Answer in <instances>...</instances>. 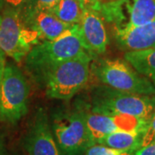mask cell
I'll return each instance as SVG.
<instances>
[{
    "instance_id": "cell-1",
    "label": "cell",
    "mask_w": 155,
    "mask_h": 155,
    "mask_svg": "<svg viewBox=\"0 0 155 155\" xmlns=\"http://www.w3.org/2000/svg\"><path fill=\"white\" fill-rule=\"evenodd\" d=\"M88 52L80 35L78 24L72 25L57 38L43 40L26 56V66L30 73L42 79L55 65Z\"/></svg>"
},
{
    "instance_id": "cell-2",
    "label": "cell",
    "mask_w": 155,
    "mask_h": 155,
    "mask_svg": "<svg viewBox=\"0 0 155 155\" xmlns=\"http://www.w3.org/2000/svg\"><path fill=\"white\" fill-rule=\"evenodd\" d=\"M93 57L89 52H84L52 67L42 78L47 96L67 100L82 90L88 83Z\"/></svg>"
},
{
    "instance_id": "cell-3",
    "label": "cell",
    "mask_w": 155,
    "mask_h": 155,
    "mask_svg": "<svg viewBox=\"0 0 155 155\" xmlns=\"http://www.w3.org/2000/svg\"><path fill=\"white\" fill-rule=\"evenodd\" d=\"M91 104L95 113L130 116L148 122L155 113V95L122 92L106 85L92 92Z\"/></svg>"
},
{
    "instance_id": "cell-4",
    "label": "cell",
    "mask_w": 155,
    "mask_h": 155,
    "mask_svg": "<svg viewBox=\"0 0 155 155\" xmlns=\"http://www.w3.org/2000/svg\"><path fill=\"white\" fill-rule=\"evenodd\" d=\"M41 41L40 34L28 26L22 11L0 10V51L5 55L21 62Z\"/></svg>"
},
{
    "instance_id": "cell-5",
    "label": "cell",
    "mask_w": 155,
    "mask_h": 155,
    "mask_svg": "<svg viewBox=\"0 0 155 155\" xmlns=\"http://www.w3.org/2000/svg\"><path fill=\"white\" fill-rule=\"evenodd\" d=\"M96 77L104 85L122 92L155 95V86L126 61L104 59L92 65Z\"/></svg>"
},
{
    "instance_id": "cell-6",
    "label": "cell",
    "mask_w": 155,
    "mask_h": 155,
    "mask_svg": "<svg viewBox=\"0 0 155 155\" xmlns=\"http://www.w3.org/2000/svg\"><path fill=\"white\" fill-rule=\"evenodd\" d=\"M29 87L22 71L6 64L0 83V117L16 122L28 111Z\"/></svg>"
},
{
    "instance_id": "cell-7",
    "label": "cell",
    "mask_w": 155,
    "mask_h": 155,
    "mask_svg": "<svg viewBox=\"0 0 155 155\" xmlns=\"http://www.w3.org/2000/svg\"><path fill=\"white\" fill-rule=\"evenodd\" d=\"M98 12L115 28H127L155 22V0L101 1Z\"/></svg>"
},
{
    "instance_id": "cell-8",
    "label": "cell",
    "mask_w": 155,
    "mask_h": 155,
    "mask_svg": "<svg viewBox=\"0 0 155 155\" xmlns=\"http://www.w3.org/2000/svg\"><path fill=\"white\" fill-rule=\"evenodd\" d=\"M56 143L66 155H78L93 145L85 119V111L78 110L55 120Z\"/></svg>"
},
{
    "instance_id": "cell-9",
    "label": "cell",
    "mask_w": 155,
    "mask_h": 155,
    "mask_svg": "<svg viewBox=\"0 0 155 155\" xmlns=\"http://www.w3.org/2000/svg\"><path fill=\"white\" fill-rule=\"evenodd\" d=\"M85 119L92 143H98L103 138L116 131H146L148 122L124 115L99 114L85 111Z\"/></svg>"
},
{
    "instance_id": "cell-10",
    "label": "cell",
    "mask_w": 155,
    "mask_h": 155,
    "mask_svg": "<svg viewBox=\"0 0 155 155\" xmlns=\"http://www.w3.org/2000/svg\"><path fill=\"white\" fill-rule=\"evenodd\" d=\"M78 27L84 45L90 54L95 55L105 53L110 41L104 20L98 11L84 8Z\"/></svg>"
},
{
    "instance_id": "cell-11",
    "label": "cell",
    "mask_w": 155,
    "mask_h": 155,
    "mask_svg": "<svg viewBox=\"0 0 155 155\" xmlns=\"http://www.w3.org/2000/svg\"><path fill=\"white\" fill-rule=\"evenodd\" d=\"M115 38L126 52L155 48V22L127 28H115Z\"/></svg>"
},
{
    "instance_id": "cell-12",
    "label": "cell",
    "mask_w": 155,
    "mask_h": 155,
    "mask_svg": "<svg viewBox=\"0 0 155 155\" xmlns=\"http://www.w3.org/2000/svg\"><path fill=\"white\" fill-rule=\"evenodd\" d=\"M26 149L28 155H61L44 116H39L29 131Z\"/></svg>"
},
{
    "instance_id": "cell-13",
    "label": "cell",
    "mask_w": 155,
    "mask_h": 155,
    "mask_svg": "<svg viewBox=\"0 0 155 155\" xmlns=\"http://www.w3.org/2000/svg\"><path fill=\"white\" fill-rule=\"evenodd\" d=\"M23 18L28 26L37 31L42 40L47 41L57 38L72 26L61 22L49 11H37L28 16H23Z\"/></svg>"
},
{
    "instance_id": "cell-14",
    "label": "cell",
    "mask_w": 155,
    "mask_h": 155,
    "mask_svg": "<svg viewBox=\"0 0 155 155\" xmlns=\"http://www.w3.org/2000/svg\"><path fill=\"white\" fill-rule=\"evenodd\" d=\"M144 133L143 130L116 131L106 135L98 144L104 145L116 150L134 153L141 147V140Z\"/></svg>"
},
{
    "instance_id": "cell-15",
    "label": "cell",
    "mask_w": 155,
    "mask_h": 155,
    "mask_svg": "<svg viewBox=\"0 0 155 155\" xmlns=\"http://www.w3.org/2000/svg\"><path fill=\"white\" fill-rule=\"evenodd\" d=\"M124 59L136 72L147 78L155 86V48L126 52Z\"/></svg>"
},
{
    "instance_id": "cell-16",
    "label": "cell",
    "mask_w": 155,
    "mask_h": 155,
    "mask_svg": "<svg viewBox=\"0 0 155 155\" xmlns=\"http://www.w3.org/2000/svg\"><path fill=\"white\" fill-rule=\"evenodd\" d=\"M50 11L61 22L75 25L81 20L84 7L78 0H59Z\"/></svg>"
},
{
    "instance_id": "cell-17",
    "label": "cell",
    "mask_w": 155,
    "mask_h": 155,
    "mask_svg": "<svg viewBox=\"0 0 155 155\" xmlns=\"http://www.w3.org/2000/svg\"><path fill=\"white\" fill-rule=\"evenodd\" d=\"M59 0H29L22 11L23 16H28L41 11H51Z\"/></svg>"
},
{
    "instance_id": "cell-18",
    "label": "cell",
    "mask_w": 155,
    "mask_h": 155,
    "mask_svg": "<svg viewBox=\"0 0 155 155\" xmlns=\"http://www.w3.org/2000/svg\"><path fill=\"white\" fill-rule=\"evenodd\" d=\"M124 153L126 152L114 149L104 145L93 144L87 148L85 155H122Z\"/></svg>"
},
{
    "instance_id": "cell-19",
    "label": "cell",
    "mask_w": 155,
    "mask_h": 155,
    "mask_svg": "<svg viewBox=\"0 0 155 155\" xmlns=\"http://www.w3.org/2000/svg\"><path fill=\"white\" fill-rule=\"evenodd\" d=\"M29 0H0V10L22 11Z\"/></svg>"
},
{
    "instance_id": "cell-20",
    "label": "cell",
    "mask_w": 155,
    "mask_h": 155,
    "mask_svg": "<svg viewBox=\"0 0 155 155\" xmlns=\"http://www.w3.org/2000/svg\"><path fill=\"white\" fill-rule=\"evenodd\" d=\"M153 140H155V113L154 115L152 116V118L150 119L147 129L142 136L141 147H144L146 145L149 144L150 142L153 141Z\"/></svg>"
},
{
    "instance_id": "cell-21",
    "label": "cell",
    "mask_w": 155,
    "mask_h": 155,
    "mask_svg": "<svg viewBox=\"0 0 155 155\" xmlns=\"http://www.w3.org/2000/svg\"><path fill=\"white\" fill-rule=\"evenodd\" d=\"M134 155H155V140L134 152Z\"/></svg>"
},
{
    "instance_id": "cell-22",
    "label": "cell",
    "mask_w": 155,
    "mask_h": 155,
    "mask_svg": "<svg viewBox=\"0 0 155 155\" xmlns=\"http://www.w3.org/2000/svg\"><path fill=\"white\" fill-rule=\"evenodd\" d=\"M84 8H90L95 11H99L101 0H78Z\"/></svg>"
},
{
    "instance_id": "cell-23",
    "label": "cell",
    "mask_w": 155,
    "mask_h": 155,
    "mask_svg": "<svg viewBox=\"0 0 155 155\" xmlns=\"http://www.w3.org/2000/svg\"><path fill=\"white\" fill-rule=\"evenodd\" d=\"M5 67V54L0 51V83H1V79H2V76H3V72H4Z\"/></svg>"
},
{
    "instance_id": "cell-24",
    "label": "cell",
    "mask_w": 155,
    "mask_h": 155,
    "mask_svg": "<svg viewBox=\"0 0 155 155\" xmlns=\"http://www.w3.org/2000/svg\"><path fill=\"white\" fill-rule=\"evenodd\" d=\"M122 155H134V153H128V152H126V153H124Z\"/></svg>"
},
{
    "instance_id": "cell-25",
    "label": "cell",
    "mask_w": 155,
    "mask_h": 155,
    "mask_svg": "<svg viewBox=\"0 0 155 155\" xmlns=\"http://www.w3.org/2000/svg\"><path fill=\"white\" fill-rule=\"evenodd\" d=\"M104 1H111V0H104Z\"/></svg>"
}]
</instances>
